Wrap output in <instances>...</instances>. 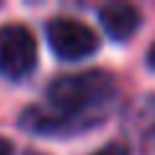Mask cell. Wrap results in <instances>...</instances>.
Segmentation results:
<instances>
[{
    "label": "cell",
    "mask_w": 155,
    "mask_h": 155,
    "mask_svg": "<svg viewBox=\"0 0 155 155\" xmlns=\"http://www.w3.org/2000/svg\"><path fill=\"white\" fill-rule=\"evenodd\" d=\"M116 85L114 78L104 70H85L75 72V75L57 78L49 85V109L57 114L67 116L72 122L83 124V127H93L101 119V109L111 101Z\"/></svg>",
    "instance_id": "obj_1"
},
{
    "label": "cell",
    "mask_w": 155,
    "mask_h": 155,
    "mask_svg": "<svg viewBox=\"0 0 155 155\" xmlns=\"http://www.w3.org/2000/svg\"><path fill=\"white\" fill-rule=\"evenodd\" d=\"M36 39L21 23H8L0 28V75L21 80L36 67Z\"/></svg>",
    "instance_id": "obj_2"
},
{
    "label": "cell",
    "mask_w": 155,
    "mask_h": 155,
    "mask_svg": "<svg viewBox=\"0 0 155 155\" xmlns=\"http://www.w3.org/2000/svg\"><path fill=\"white\" fill-rule=\"evenodd\" d=\"M47 39L49 47L60 60L75 62L96 54L98 49V36L91 26L80 23L78 18H52L47 26Z\"/></svg>",
    "instance_id": "obj_3"
},
{
    "label": "cell",
    "mask_w": 155,
    "mask_h": 155,
    "mask_svg": "<svg viewBox=\"0 0 155 155\" xmlns=\"http://www.w3.org/2000/svg\"><path fill=\"white\" fill-rule=\"evenodd\" d=\"M98 21L111 39L122 41L140 28L142 18H140V11L129 3H106L104 8H98Z\"/></svg>",
    "instance_id": "obj_4"
},
{
    "label": "cell",
    "mask_w": 155,
    "mask_h": 155,
    "mask_svg": "<svg viewBox=\"0 0 155 155\" xmlns=\"http://www.w3.org/2000/svg\"><path fill=\"white\" fill-rule=\"evenodd\" d=\"M93 155H129V150L124 147L122 142H111V145H106V147L96 150Z\"/></svg>",
    "instance_id": "obj_5"
},
{
    "label": "cell",
    "mask_w": 155,
    "mask_h": 155,
    "mask_svg": "<svg viewBox=\"0 0 155 155\" xmlns=\"http://www.w3.org/2000/svg\"><path fill=\"white\" fill-rule=\"evenodd\" d=\"M0 155H11V142L0 137Z\"/></svg>",
    "instance_id": "obj_6"
},
{
    "label": "cell",
    "mask_w": 155,
    "mask_h": 155,
    "mask_svg": "<svg viewBox=\"0 0 155 155\" xmlns=\"http://www.w3.org/2000/svg\"><path fill=\"white\" fill-rule=\"evenodd\" d=\"M147 65L155 70V41H153V47H150V52H147Z\"/></svg>",
    "instance_id": "obj_7"
},
{
    "label": "cell",
    "mask_w": 155,
    "mask_h": 155,
    "mask_svg": "<svg viewBox=\"0 0 155 155\" xmlns=\"http://www.w3.org/2000/svg\"><path fill=\"white\" fill-rule=\"evenodd\" d=\"M26 155H39V153H26Z\"/></svg>",
    "instance_id": "obj_8"
}]
</instances>
